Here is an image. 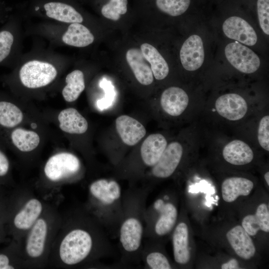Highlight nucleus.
<instances>
[{
	"label": "nucleus",
	"instance_id": "11",
	"mask_svg": "<svg viewBox=\"0 0 269 269\" xmlns=\"http://www.w3.org/2000/svg\"><path fill=\"white\" fill-rule=\"evenodd\" d=\"M49 204L46 199L35 194L29 187L21 186L10 218L9 217L13 239L22 241Z\"/></svg>",
	"mask_w": 269,
	"mask_h": 269
},
{
	"label": "nucleus",
	"instance_id": "10",
	"mask_svg": "<svg viewBox=\"0 0 269 269\" xmlns=\"http://www.w3.org/2000/svg\"><path fill=\"white\" fill-rule=\"evenodd\" d=\"M47 125L20 126L0 130V138L25 164L33 163L45 142Z\"/></svg>",
	"mask_w": 269,
	"mask_h": 269
},
{
	"label": "nucleus",
	"instance_id": "7",
	"mask_svg": "<svg viewBox=\"0 0 269 269\" xmlns=\"http://www.w3.org/2000/svg\"><path fill=\"white\" fill-rule=\"evenodd\" d=\"M124 57L135 79L142 85H150L154 78L163 80L169 73L165 59L155 46L147 42L130 46L126 49Z\"/></svg>",
	"mask_w": 269,
	"mask_h": 269
},
{
	"label": "nucleus",
	"instance_id": "30",
	"mask_svg": "<svg viewBox=\"0 0 269 269\" xmlns=\"http://www.w3.org/2000/svg\"><path fill=\"white\" fill-rule=\"evenodd\" d=\"M242 226L250 236H255L259 231L269 232V211L266 204H260L256 213L245 216Z\"/></svg>",
	"mask_w": 269,
	"mask_h": 269
},
{
	"label": "nucleus",
	"instance_id": "12",
	"mask_svg": "<svg viewBox=\"0 0 269 269\" xmlns=\"http://www.w3.org/2000/svg\"><path fill=\"white\" fill-rule=\"evenodd\" d=\"M48 123L43 114L30 101L0 90V130L47 125Z\"/></svg>",
	"mask_w": 269,
	"mask_h": 269
},
{
	"label": "nucleus",
	"instance_id": "14",
	"mask_svg": "<svg viewBox=\"0 0 269 269\" xmlns=\"http://www.w3.org/2000/svg\"><path fill=\"white\" fill-rule=\"evenodd\" d=\"M21 13L11 15L0 28V66L12 68L21 54Z\"/></svg>",
	"mask_w": 269,
	"mask_h": 269
},
{
	"label": "nucleus",
	"instance_id": "37",
	"mask_svg": "<svg viewBox=\"0 0 269 269\" xmlns=\"http://www.w3.org/2000/svg\"><path fill=\"white\" fill-rule=\"evenodd\" d=\"M8 10V8L4 5L3 2L0 1V18H4V16L6 17Z\"/></svg>",
	"mask_w": 269,
	"mask_h": 269
},
{
	"label": "nucleus",
	"instance_id": "35",
	"mask_svg": "<svg viewBox=\"0 0 269 269\" xmlns=\"http://www.w3.org/2000/svg\"><path fill=\"white\" fill-rule=\"evenodd\" d=\"M105 89V97L97 102V106L100 110H104L110 107L114 100V93L111 87H103Z\"/></svg>",
	"mask_w": 269,
	"mask_h": 269
},
{
	"label": "nucleus",
	"instance_id": "27",
	"mask_svg": "<svg viewBox=\"0 0 269 269\" xmlns=\"http://www.w3.org/2000/svg\"><path fill=\"white\" fill-rule=\"evenodd\" d=\"M141 261L144 268L149 269H170L171 264L162 252L156 249L154 241L144 239L141 253Z\"/></svg>",
	"mask_w": 269,
	"mask_h": 269
},
{
	"label": "nucleus",
	"instance_id": "6",
	"mask_svg": "<svg viewBox=\"0 0 269 269\" xmlns=\"http://www.w3.org/2000/svg\"><path fill=\"white\" fill-rule=\"evenodd\" d=\"M83 173L82 162L76 155L70 151L58 149L41 166L36 187L41 193L49 195L64 185L78 180Z\"/></svg>",
	"mask_w": 269,
	"mask_h": 269
},
{
	"label": "nucleus",
	"instance_id": "36",
	"mask_svg": "<svg viewBox=\"0 0 269 269\" xmlns=\"http://www.w3.org/2000/svg\"><path fill=\"white\" fill-rule=\"evenodd\" d=\"M239 263L237 260L232 259L221 266L222 269H239Z\"/></svg>",
	"mask_w": 269,
	"mask_h": 269
},
{
	"label": "nucleus",
	"instance_id": "17",
	"mask_svg": "<svg viewBox=\"0 0 269 269\" xmlns=\"http://www.w3.org/2000/svg\"><path fill=\"white\" fill-rule=\"evenodd\" d=\"M179 56L182 65L185 69L193 71L199 69L204 60V51L201 38L195 34L189 36L182 44Z\"/></svg>",
	"mask_w": 269,
	"mask_h": 269
},
{
	"label": "nucleus",
	"instance_id": "28",
	"mask_svg": "<svg viewBox=\"0 0 269 269\" xmlns=\"http://www.w3.org/2000/svg\"><path fill=\"white\" fill-rule=\"evenodd\" d=\"M223 156L226 161L232 164L242 165L252 161L254 153L250 146L246 142L235 139L224 147Z\"/></svg>",
	"mask_w": 269,
	"mask_h": 269
},
{
	"label": "nucleus",
	"instance_id": "4",
	"mask_svg": "<svg viewBox=\"0 0 269 269\" xmlns=\"http://www.w3.org/2000/svg\"><path fill=\"white\" fill-rule=\"evenodd\" d=\"M62 214L56 204L50 203L21 241L25 269L48 267L52 246L60 228Z\"/></svg>",
	"mask_w": 269,
	"mask_h": 269
},
{
	"label": "nucleus",
	"instance_id": "25",
	"mask_svg": "<svg viewBox=\"0 0 269 269\" xmlns=\"http://www.w3.org/2000/svg\"><path fill=\"white\" fill-rule=\"evenodd\" d=\"M188 237V228L185 222H180L175 225L172 240L174 259L178 264L185 265L190 260Z\"/></svg>",
	"mask_w": 269,
	"mask_h": 269
},
{
	"label": "nucleus",
	"instance_id": "1",
	"mask_svg": "<svg viewBox=\"0 0 269 269\" xmlns=\"http://www.w3.org/2000/svg\"><path fill=\"white\" fill-rule=\"evenodd\" d=\"M113 253V247L105 229L82 205L62 214L48 267H105L101 260L110 257Z\"/></svg>",
	"mask_w": 269,
	"mask_h": 269
},
{
	"label": "nucleus",
	"instance_id": "39",
	"mask_svg": "<svg viewBox=\"0 0 269 269\" xmlns=\"http://www.w3.org/2000/svg\"><path fill=\"white\" fill-rule=\"evenodd\" d=\"M77 1H78V0H76ZM81 0V1H88V2H90V1L91 0Z\"/></svg>",
	"mask_w": 269,
	"mask_h": 269
},
{
	"label": "nucleus",
	"instance_id": "38",
	"mask_svg": "<svg viewBox=\"0 0 269 269\" xmlns=\"http://www.w3.org/2000/svg\"><path fill=\"white\" fill-rule=\"evenodd\" d=\"M264 178L266 180V181L268 184V185L269 186V172H267L265 175H264Z\"/></svg>",
	"mask_w": 269,
	"mask_h": 269
},
{
	"label": "nucleus",
	"instance_id": "16",
	"mask_svg": "<svg viewBox=\"0 0 269 269\" xmlns=\"http://www.w3.org/2000/svg\"><path fill=\"white\" fill-rule=\"evenodd\" d=\"M183 154V147L178 142L167 145L157 162L151 167L150 175L156 179L171 176L179 164Z\"/></svg>",
	"mask_w": 269,
	"mask_h": 269
},
{
	"label": "nucleus",
	"instance_id": "15",
	"mask_svg": "<svg viewBox=\"0 0 269 269\" xmlns=\"http://www.w3.org/2000/svg\"><path fill=\"white\" fill-rule=\"evenodd\" d=\"M225 54L230 64L242 73H253L260 66L259 56L251 49L239 42L227 44L225 49Z\"/></svg>",
	"mask_w": 269,
	"mask_h": 269
},
{
	"label": "nucleus",
	"instance_id": "13",
	"mask_svg": "<svg viewBox=\"0 0 269 269\" xmlns=\"http://www.w3.org/2000/svg\"><path fill=\"white\" fill-rule=\"evenodd\" d=\"M170 200V196L164 194L146 207L144 239L157 240L173 230L176 224L178 210L175 204Z\"/></svg>",
	"mask_w": 269,
	"mask_h": 269
},
{
	"label": "nucleus",
	"instance_id": "23",
	"mask_svg": "<svg viewBox=\"0 0 269 269\" xmlns=\"http://www.w3.org/2000/svg\"><path fill=\"white\" fill-rule=\"evenodd\" d=\"M227 240L236 253L245 260L251 259L256 253V248L250 236L242 226L238 225L226 235Z\"/></svg>",
	"mask_w": 269,
	"mask_h": 269
},
{
	"label": "nucleus",
	"instance_id": "18",
	"mask_svg": "<svg viewBox=\"0 0 269 269\" xmlns=\"http://www.w3.org/2000/svg\"><path fill=\"white\" fill-rule=\"evenodd\" d=\"M222 28L228 38L245 45L253 46L257 41V35L253 27L240 17L234 16L227 18Z\"/></svg>",
	"mask_w": 269,
	"mask_h": 269
},
{
	"label": "nucleus",
	"instance_id": "29",
	"mask_svg": "<svg viewBox=\"0 0 269 269\" xmlns=\"http://www.w3.org/2000/svg\"><path fill=\"white\" fill-rule=\"evenodd\" d=\"M253 188V182L247 178L240 177L228 178L222 184V198L227 202H232L240 196L249 195Z\"/></svg>",
	"mask_w": 269,
	"mask_h": 269
},
{
	"label": "nucleus",
	"instance_id": "2",
	"mask_svg": "<svg viewBox=\"0 0 269 269\" xmlns=\"http://www.w3.org/2000/svg\"><path fill=\"white\" fill-rule=\"evenodd\" d=\"M69 63L64 55L35 48L21 55L11 72L0 77V82L22 99L42 100L59 82Z\"/></svg>",
	"mask_w": 269,
	"mask_h": 269
},
{
	"label": "nucleus",
	"instance_id": "20",
	"mask_svg": "<svg viewBox=\"0 0 269 269\" xmlns=\"http://www.w3.org/2000/svg\"><path fill=\"white\" fill-rule=\"evenodd\" d=\"M116 127L122 141L130 146L136 144L146 134V130L140 123L127 115L117 118Z\"/></svg>",
	"mask_w": 269,
	"mask_h": 269
},
{
	"label": "nucleus",
	"instance_id": "31",
	"mask_svg": "<svg viewBox=\"0 0 269 269\" xmlns=\"http://www.w3.org/2000/svg\"><path fill=\"white\" fill-rule=\"evenodd\" d=\"M136 2L138 5L153 6L164 14L178 16L187 10L190 0H136Z\"/></svg>",
	"mask_w": 269,
	"mask_h": 269
},
{
	"label": "nucleus",
	"instance_id": "5",
	"mask_svg": "<svg viewBox=\"0 0 269 269\" xmlns=\"http://www.w3.org/2000/svg\"><path fill=\"white\" fill-rule=\"evenodd\" d=\"M123 194L121 187L116 180L97 179L88 185L87 199L83 204L112 239L118 237L123 214Z\"/></svg>",
	"mask_w": 269,
	"mask_h": 269
},
{
	"label": "nucleus",
	"instance_id": "26",
	"mask_svg": "<svg viewBox=\"0 0 269 269\" xmlns=\"http://www.w3.org/2000/svg\"><path fill=\"white\" fill-rule=\"evenodd\" d=\"M86 87L85 76L80 69H74L66 75L61 94L67 103L76 101Z\"/></svg>",
	"mask_w": 269,
	"mask_h": 269
},
{
	"label": "nucleus",
	"instance_id": "34",
	"mask_svg": "<svg viewBox=\"0 0 269 269\" xmlns=\"http://www.w3.org/2000/svg\"><path fill=\"white\" fill-rule=\"evenodd\" d=\"M6 147L0 138V180L9 178L11 173V163L6 153Z\"/></svg>",
	"mask_w": 269,
	"mask_h": 269
},
{
	"label": "nucleus",
	"instance_id": "21",
	"mask_svg": "<svg viewBox=\"0 0 269 269\" xmlns=\"http://www.w3.org/2000/svg\"><path fill=\"white\" fill-rule=\"evenodd\" d=\"M89 2L102 18L110 21H120L130 11L128 0H91Z\"/></svg>",
	"mask_w": 269,
	"mask_h": 269
},
{
	"label": "nucleus",
	"instance_id": "19",
	"mask_svg": "<svg viewBox=\"0 0 269 269\" xmlns=\"http://www.w3.org/2000/svg\"><path fill=\"white\" fill-rule=\"evenodd\" d=\"M215 108L220 116L231 121L241 119L248 110L245 100L235 93L227 94L219 97L216 101Z\"/></svg>",
	"mask_w": 269,
	"mask_h": 269
},
{
	"label": "nucleus",
	"instance_id": "8",
	"mask_svg": "<svg viewBox=\"0 0 269 269\" xmlns=\"http://www.w3.org/2000/svg\"><path fill=\"white\" fill-rule=\"evenodd\" d=\"M27 33L46 39L51 45L85 48L92 45L95 35L88 24L43 20L28 26Z\"/></svg>",
	"mask_w": 269,
	"mask_h": 269
},
{
	"label": "nucleus",
	"instance_id": "22",
	"mask_svg": "<svg viewBox=\"0 0 269 269\" xmlns=\"http://www.w3.org/2000/svg\"><path fill=\"white\" fill-rule=\"evenodd\" d=\"M167 140L160 134L148 135L143 141L140 147V158L145 167L154 166L158 161L167 146Z\"/></svg>",
	"mask_w": 269,
	"mask_h": 269
},
{
	"label": "nucleus",
	"instance_id": "9",
	"mask_svg": "<svg viewBox=\"0 0 269 269\" xmlns=\"http://www.w3.org/2000/svg\"><path fill=\"white\" fill-rule=\"evenodd\" d=\"M24 17L59 23L88 24L91 18L76 0H28L21 5Z\"/></svg>",
	"mask_w": 269,
	"mask_h": 269
},
{
	"label": "nucleus",
	"instance_id": "32",
	"mask_svg": "<svg viewBox=\"0 0 269 269\" xmlns=\"http://www.w3.org/2000/svg\"><path fill=\"white\" fill-rule=\"evenodd\" d=\"M257 11L260 26L263 32L269 34V0H258Z\"/></svg>",
	"mask_w": 269,
	"mask_h": 269
},
{
	"label": "nucleus",
	"instance_id": "33",
	"mask_svg": "<svg viewBox=\"0 0 269 269\" xmlns=\"http://www.w3.org/2000/svg\"><path fill=\"white\" fill-rule=\"evenodd\" d=\"M258 139L260 145L269 151V116L264 117L260 121L258 132Z\"/></svg>",
	"mask_w": 269,
	"mask_h": 269
},
{
	"label": "nucleus",
	"instance_id": "3",
	"mask_svg": "<svg viewBox=\"0 0 269 269\" xmlns=\"http://www.w3.org/2000/svg\"><path fill=\"white\" fill-rule=\"evenodd\" d=\"M150 187L131 186L123 191V214L118 229L121 257L119 266L129 267L141 262L147 196Z\"/></svg>",
	"mask_w": 269,
	"mask_h": 269
},
{
	"label": "nucleus",
	"instance_id": "24",
	"mask_svg": "<svg viewBox=\"0 0 269 269\" xmlns=\"http://www.w3.org/2000/svg\"><path fill=\"white\" fill-rule=\"evenodd\" d=\"M189 98L187 93L181 88L171 87L162 93L160 104L163 110L168 115L178 116L187 108Z\"/></svg>",
	"mask_w": 269,
	"mask_h": 269
}]
</instances>
